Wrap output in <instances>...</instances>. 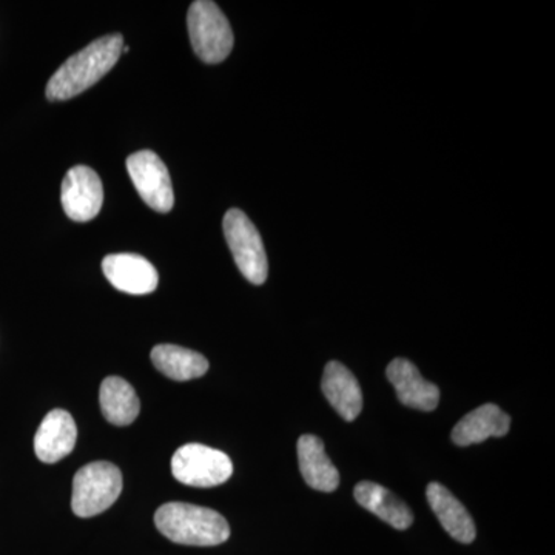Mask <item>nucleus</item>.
<instances>
[{
    "label": "nucleus",
    "mask_w": 555,
    "mask_h": 555,
    "mask_svg": "<svg viewBox=\"0 0 555 555\" xmlns=\"http://www.w3.org/2000/svg\"><path fill=\"white\" fill-rule=\"evenodd\" d=\"M100 400L102 414L115 426L131 425L141 411L137 390L120 377H108L102 382Z\"/></svg>",
    "instance_id": "nucleus-18"
},
{
    "label": "nucleus",
    "mask_w": 555,
    "mask_h": 555,
    "mask_svg": "<svg viewBox=\"0 0 555 555\" xmlns=\"http://www.w3.org/2000/svg\"><path fill=\"white\" fill-rule=\"evenodd\" d=\"M427 503L438 521L456 542L469 545L476 540L477 528L463 503L443 485L429 483L426 489Z\"/></svg>",
    "instance_id": "nucleus-12"
},
{
    "label": "nucleus",
    "mask_w": 555,
    "mask_h": 555,
    "mask_svg": "<svg viewBox=\"0 0 555 555\" xmlns=\"http://www.w3.org/2000/svg\"><path fill=\"white\" fill-rule=\"evenodd\" d=\"M155 525L170 542L188 546H217L228 542V520L210 507L166 503L156 511Z\"/></svg>",
    "instance_id": "nucleus-2"
},
{
    "label": "nucleus",
    "mask_w": 555,
    "mask_h": 555,
    "mask_svg": "<svg viewBox=\"0 0 555 555\" xmlns=\"http://www.w3.org/2000/svg\"><path fill=\"white\" fill-rule=\"evenodd\" d=\"M171 473L179 483L192 488H214L232 477L233 463L229 455L218 449L190 443L175 452Z\"/></svg>",
    "instance_id": "nucleus-6"
},
{
    "label": "nucleus",
    "mask_w": 555,
    "mask_h": 555,
    "mask_svg": "<svg viewBox=\"0 0 555 555\" xmlns=\"http://www.w3.org/2000/svg\"><path fill=\"white\" fill-rule=\"evenodd\" d=\"M188 27L193 51L206 64H219L232 53V27L221 9L210 0H196L188 13Z\"/></svg>",
    "instance_id": "nucleus-3"
},
{
    "label": "nucleus",
    "mask_w": 555,
    "mask_h": 555,
    "mask_svg": "<svg viewBox=\"0 0 555 555\" xmlns=\"http://www.w3.org/2000/svg\"><path fill=\"white\" fill-rule=\"evenodd\" d=\"M321 389L332 408L346 422H353L361 414L363 393H361L360 383L345 364L339 361H331L326 364Z\"/></svg>",
    "instance_id": "nucleus-13"
},
{
    "label": "nucleus",
    "mask_w": 555,
    "mask_h": 555,
    "mask_svg": "<svg viewBox=\"0 0 555 555\" xmlns=\"http://www.w3.org/2000/svg\"><path fill=\"white\" fill-rule=\"evenodd\" d=\"M62 207L76 222L91 221L104 204V188L100 175L87 166L72 167L62 181Z\"/></svg>",
    "instance_id": "nucleus-8"
},
{
    "label": "nucleus",
    "mask_w": 555,
    "mask_h": 555,
    "mask_svg": "<svg viewBox=\"0 0 555 555\" xmlns=\"http://www.w3.org/2000/svg\"><path fill=\"white\" fill-rule=\"evenodd\" d=\"M353 495H356L358 505L382 518L398 531H404L414 524V514L409 509L406 503L401 502L385 486L374 483V481H361L356 486Z\"/></svg>",
    "instance_id": "nucleus-16"
},
{
    "label": "nucleus",
    "mask_w": 555,
    "mask_h": 555,
    "mask_svg": "<svg viewBox=\"0 0 555 555\" xmlns=\"http://www.w3.org/2000/svg\"><path fill=\"white\" fill-rule=\"evenodd\" d=\"M127 170L142 201L158 214H169L175 204L173 185L166 164L150 150L133 153Z\"/></svg>",
    "instance_id": "nucleus-7"
},
{
    "label": "nucleus",
    "mask_w": 555,
    "mask_h": 555,
    "mask_svg": "<svg viewBox=\"0 0 555 555\" xmlns=\"http://www.w3.org/2000/svg\"><path fill=\"white\" fill-rule=\"evenodd\" d=\"M222 229L243 276L255 286L264 284L269 275L268 255L254 222L240 208H230L222 221Z\"/></svg>",
    "instance_id": "nucleus-5"
},
{
    "label": "nucleus",
    "mask_w": 555,
    "mask_h": 555,
    "mask_svg": "<svg viewBox=\"0 0 555 555\" xmlns=\"http://www.w3.org/2000/svg\"><path fill=\"white\" fill-rule=\"evenodd\" d=\"M102 270L113 287L130 295H149L156 291L159 275L152 262L134 254L108 255Z\"/></svg>",
    "instance_id": "nucleus-9"
},
{
    "label": "nucleus",
    "mask_w": 555,
    "mask_h": 555,
    "mask_svg": "<svg viewBox=\"0 0 555 555\" xmlns=\"http://www.w3.org/2000/svg\"><path fill=\"white\" fill-rule=\"evenodd\" d=\"M511 418L505 411L492 403H486L463 416L452 430L456 447L483 443L489 437H505L509 433Z\"/></svg>",
    "instance_id": "nucleus-14"
},
{
    "label": "nucleus",
    "mask_w": 555,
    "mask_h": 555,
    "mask_svg": "<svg viewBox=\"0 0 555 555\" xmlns=\"http://www.w3.org/2000/svg\"><path fill=\"white\" fill-rule=\"evenodd\" d=\"M299 470L306 483L315 491L334 492L339 485V473L328 459L323 441L315 436L298 440Z\"/></svg>",
    "instance_id": "nucleus-15"
},
{
    "label": "nucleus",
    "mask_w": 555,
    "mask_h": 555,
    "mask_svg": "<svg viewBox=\"0 0 555 555\" xmlns=\"http://www.w3.org/2000/svg\"><path fill=\"white\" fill-rule=\"evenodd\" d=\"M78 440V427L67 411L54 409L40 423L35 437V452L47 465L61 462L72 454Z\"/></svg>",
    "instance_id": "nucleus-11"
},
{
    "label": "nucleus",
    "mask_w": 555,
    "mask_h": 555,
    "mask_svg": "<svg viewBox=\"0 0 555 555\" xmlns=\"http://www.w3.org/2000/svg\"><path fill=\"white\" fill-rule=\"evenodd\" d=\"M124 36L119 33L91 42L73 54L47 83V98L51 102L68 101L93 87L115 67L122 54Z\"/></svg>",
    "instance_id": "nucleus-1"
},
{
    "label": "nucleus",
    "mask_w": 555,
    "mask_h": 555,
    "mask_svg": "<svg viewBox=\"0 0 555 555\" xmlns=\"http://www.w3.org/2000/svg\"><path fill=\"white\" fill-rule=\"evenodd\" d=\"M122 491V474L108 462H94L80 467L73 478V513L90 518L115 505Z\"/></svg>",
    "instance_id": "nucleus-4"
},
{
    "label": "nucleus",
    "mask_w": 555,
    "mask_h": 555,
    "mask_svg": "<svg viewBox=\"0 0 555 555\" xmlns=\"http://www.w3.org/2000/svg\"><path fill=\"white\" fill-rule=\"evenodd\" d=\"M387 379L396 387L398 400L404 406L430 412L440 401V389L422 377L418 369L406 358H396L387 366Z\"/></svg>",
    "instance_id": "nucleus-10"
},
{
    "label": "nucleus",
    "mask_w": 555,
    "mask_h": 555,
    "mask_svg": "<svg viewBox=\"0 0 555 555\" xmlns=\"http://www.w3.org/2000/svg\"><path fill=\"white\" fill-rule=\"evenodd\" d=\"M150 358L160 374L175 382L199 378L208 371L206 357L181 346L158 345L152 350Z\"/></svg>",
    "instance_id": "nucleus-17"
}]
</instances>
